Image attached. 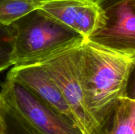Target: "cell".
Wrapping results in <instances>:
<instances>
[{"label": "cell", "mask_w": 135, "mask_h": 134, "mask_svg": "<svg viewBox=\"0 0 135 134\" xmlns=\"http://www.w3.org/2000/svg\"><path fill=\"white\" fill-rule=\"evenodd\" d=\"M6 77L26 87L52 110L76 125L57 85L43 66L40 64L13 66Z\"/></svg>", "instance_id": "obj_7"}, {"label": "cell", "mask_w": 135, "mask_h": 134, "mask_svg": "<svg viewBox=\"0 0 135 134\" xmlns=\"http://www.w3.org/2000/svg\"><path fill=\"white\" fill-rule=\"evenodd\" d=\"M42 2L38 0H0V24L11 25L37 10Z\"/></svg>", "instance_id": "obj_9"}, {"label": "cell", "mask_w": 135, "mask_h": 134, "mask_svg": "<svg viewBox=\"0 0 135 134\" xmlns=\"http://www.w3.org/2000/svg\"><path fill=\"white\" fill-rule=\"evenodd\" d=\"M0 134H4V125L1 115H0Z\"/></svg>", "instance_id": "obj_15"}, {"label": "cell", "mask_w": 135, "mask_h": 134, "mask_svg": "<svg viewBox=\"0 0 135 134\" xmlns=\"http://www.w3.org/2000/svg\"><path fill=\"white\" fill-rule=\"evenodd\" d=\"M1 99L0 97V111H1Z\"/></svg>", "instance_id": "obj_16"}, {"label": "cell", "mask_w": 135, "mask_h": 134, "mask_svg": "<svg viewBox=\"0 0 135 134\" xmlns=\"http://www.w3.org/2000/svg\"><path fill=\"white\" fill-rule=\"evenodd\" d=\"M1 102L42 134H83L75 123L42 102L18 81L6 77L1 85Z\"/></svg>", "instance_id": "obj_4"}, {"label": "cell", "mask_w": 135, "mask_h": 134, "mask_svg": "<svg viewBox=\"0 0 135 134\" xmlns=\"http://www.w3.org/2000/svg\"><path fill=\"white\" fill-rule=\"evenodd\" d=\"M135 51H119L85 39L81 45L82 81L90 110L101 127L127 96Z\"/></svg>", "instance_id": "obj_1"}, {"label": "cell", "mask_w": 135, "mask_h": 134, "mask_svg": "<svg viewBox=\"0 0 135 134\" xmlns=\"http://www.w3.org/2000/svg\"><path fill=\"white\" fill-rule=\"evenodd\" d=\"M15 30L14 66L39 64L76 46L85 39L37 9L12 24Z\"/></svg>", "instance_id": "obj_2"}, {"label": "cell", "mask_w": 135, "mask_h": 134, "mask_svg": "<svg viewBox=\"0 0 135 134\" xmlns=\"http://www.w3.org/2000/svg\"><path fill=\"white\" fill-rule=\"evenodd\" d=\"M104 11V25L86 39L113 49L135 51V0H122Z\"/></svg>", "instance_id": "obj_6"}, {"label": "cell", "mask_w": 135, "mask_h": 134, "mask_svg": "<svg viewBox=\"0 0 135 134\" xmlns=\"http://www.w3.org/2000/svg\"><path fill=\"white\" fill-rule=\"evenodd\" d=\"M15 38L12 24H0V72L14 66Z\"/></svg>", "instance_id": "obj_10"}, {"label": "cell", "mask_w": 135, "mask_h": 134, "mask_svg": "<svg viewBox=\"0 0 135 134\" xmlns=\"http://www.w3.org/2000/svg\"><path fill=\"white\" fill-rule=\"evenodd\" d=\"M127 97L135 99V66L129 78L127 89Z\"/></svg>", "instance_id": "obj_12"}, {"label": "cell", "mask_w": 135, "mask_h": 134, "mask_svg": "<svg viewBox=\"0 0 135 134\" xmlns=\"http://www.w3.org/2000/svg\"><path fill=\"white\" fill-rule=\"evenodd\" d=\"M102 126L106 134H135V99H121Z\"/></svg>", "instance_id": "obj_8"}, {"label": "cell", "mask_w": 135, "mask_h": 134, "mask_svg": "<svg viewBox=\"0 0 135 134\" xmlns=\"http://www.w3.org/2000/svg\"><path fill=\"white\" fill-rule=\"evenodd\" d=\"M38 10L86 39L104 25L105 11L96 0H47Z\"/></svg>", "instance_id": "obj_5"}, {"label": "cell", "mask_w": 135, "mask_h": 134, "mask_svg": "<svg viewBox=\"0 0 135 134\" xmlns=\"http://www.w3.org/2000/svg\"><path fill=\"white\" fill-rule=\"evenodd\" d=\"M92 134H106V130H105V128L102 126L100 128H99L98 130L96 131H95L94 133Z\"/></svg>", "instance_id": "obj_14"}, {"label": "cell", "mask_w": 135, "mask_h": 134, "mask_svg": "<svg viewBox=\"0 0 135 134\" xmlns=\"http://www.w3.org/2000/svg\"><path fill=\"white\" fill-rule=\"evenodd\" d=\"M96 1L104 10L122 0H96Z\"/></svg>", "instance_id": "obj_13"}, {"label": "cell", "mask_w": 135, "mask_h": 134, "mask_svg": "<svg viewBox=\"0 0 135 134\" xmlns=\"http://www.w3.org/2000/svg\"><path fill=\"white\" fill-rule=\"evenodd\" d=\"M0 115L4 125V134H42L1 102Z\"/></svg>", "instance_id": "obj_11"}, {"label": "cell", "mask_w": 135, "mask_h": 134, "mask_svg": "<svg viewBox=\"0 0 135 134\" xmlns=\"http://www.w3.org/2000/svg\"><path fill=\"white\" fill-rule=\"evenodd\" d=\"M81 45L59 53L39 64L57 85L83 134H92L100 127L88 107L82 81Z\"/></svg>", "instance_id": "obj_3"}, {"label": "cell", "mask_w": 135, "mask_h": 134, "mask_svg": "<svg viewBox=\"0 0 135 134\" xmlns=\"http://www.w3.org/2000/svg\"><path fill=\"white\" fill-rule=\"evenodd\" d=\"M38 1H47V0H38Z\"/></svg>", "instance_id": "obj_17"}]
</instances>
